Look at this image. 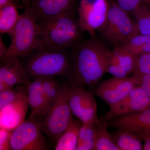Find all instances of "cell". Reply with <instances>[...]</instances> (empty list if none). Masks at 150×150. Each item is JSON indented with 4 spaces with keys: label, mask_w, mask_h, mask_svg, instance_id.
<instances>
[{
    "label": "cell",
    "mask_w": 150,
    "mask_h": 150,
    "mask_svg": "<svg viewBox=\"0 0 150 150\" xmlns=\"http://www.w3.org/2000/svg\"><path fill=\"white\" fill-rule=\"evenodd\" d=\"M135 134H137L140 138L143 137H150V129H146Z\"/></svg>",
    "instance_id": "33"
},
{
    "label": "cell",
    "mask_w": 150,
    "mask_h": 150,
    "mask_svg": "<svg viewBox=\"0 0 150 150\" xmlns=\"http://www.w3.org/2000/svg\"><path fill=\"white\" fill-rule=\"evenodd\" d=\"M134 73L150 74V52L137 57Z\"/></svg>",
    "instance_id": "27"
},
{
    "label": "cell",
    "mask_w": 150,
    "mask_h": 150,
    "mask_svg": "<svg viewBox=\"0 0 150 150\" xmlns=\"http://www.w3.org/2000/svg\"><path fill=\"white\" fill-rule=\"evenodd\" d=\"M13 131L0 128V150H12L11 138Z\"/></svg>",
    "instance_id": "30"
},
{
    "label": "cell",
    "mask_w": 150,
    "mask_h": 150,
    "mask_svg": "<svg viewBox=\"0 0 150 150\" xmlns=\"http://www.w3.org/2000/svg\"><path fill=\"white\" fill-rule=\"evenodd\" d=\"M28 88L12 102L0 110V128L13 131L25 121L29 103Z\"/></svg>",
    "instance_id": "14"
},
{
    "label": "cell",
    "mask_w": 150,
    "mask_h": 150,
    "mask_svg": "<svg viewBox=\"0 0 150 150\" xmlns=\"http://www.w3.org/2000/svg\"><path fill=\"white\" fill-rule=\"evenodd\" d=\"M137 57L120 46L110 51L108 63L107 73L113 77L125 78L134 74Z\"/></svg>",
    "instance_id": "15"
},
{
    "label": "cell",
    "mask_w": 150,
    "mask_h": 150,
    "mask_svg": "<svg viewBox=\"0 0 150 150\" xmlns=\"http://www.w3.org/2000/svg\"><path fill=\"white\" fill-rule=\"evenodd\" d=\"M15 2L14 0H0V9Z\"/></svg>",
    "instance_id": "34"
},
{
    "label": "cell",
    "mask_w": 150,
    "mask_h": 150,
    "mask_svg": "<svg viewBox=\"0 0 150 150\" xmlns=\"http://www.w3.org/2000/svg\"><path fill=\"white\" fill-rule=\"evenodd\" d=\"M70 86L69 102L73 115L83 124L94 120L98 117L97 104L93 94L86 88Z\"/></svg>",
    "instance_id": "11"
},
{
    "label": "cell",
    "mask_w": 150,
    "mask_h": 150,
    "mask_svg": "<svg viewBox=\"0 0 150 150\" xmlns=\"http://www.w3.org/2000/svg\"><path fill=\"white\" fill-rule=\"evenodd\" d=\"M94 123L93 150H120L108 130L106 123L98 117Z\"/></svg>",
    "instance_id": "18"
},
{
    "label": "cell",
    "mask_w": 150,
    "mask_h": 150,
    "mask_svg": "<svg viewBox=\"0 0 150 150\" xmlns=\"http://www.w3.org/2000/svg\"><path fill=\"white\" fill-rule=\"evenodd\" d=\"M9 36L11 43L3 59L13 57L22 59L43 46L39 25L34 17L25 9L21 14L18 22Z\"/></svg>",
    "instance_id": "4"
},
{
    "label": "cell",
    "mask_w": 150,
    "mask_h": 150,
    "mask_svg": "<svg viewBox=\"0 0 150 150\" xmlns=\"http://www.w3.org/2000/svg\"><path fill=\"white\" fill-rule=\"evenodd\" d=\"M137 85L132 76L113 77L100 82L94 92L110 107L126 97Z\"/></svg>",
    "instance_id": "10"
},
{
    "label": "cell",
    "mask_w": 150,
    "mask_h": 150,
    "mask_svg": "<svg viewBox=\"0 0 150 150\" xmlns=\"http://www.w3.org/2000/svg\"><path fill=\"white\" fill-rule=\"evenodd\" d=\"M95 120L82 125L76 150H93Z\"/></svg>",
    "instance_id": "23"
},
{
    "label": "cell",
    "mask_w": 150,
    "mask_h": 150,
    "mask_svg": "<svg viewBox=\"0 0 150 150\" xmlns=\"http://www.w3.org/2000/svg\"><path fill=\"white\" fill-rule=\"evenodd\" d=\"M109 6L107 0H81L77 11L82 30L95 35L106 21Z\"/></svg>",
    "instance_id": "8"
},
{
    "label": "cell",
    "mask_w": 150,
    "mask_h": 150,
    "mask_svg": "<svg viewBox=\"0 0 150 150\" xmlns=\"http://www.w3.org/2000/svg\"><path fill=\"white\" fill-rule=\"evenodd\" d=\"M134 14L139 34L150 36V6L143 3Z\"/></svg>",
    "instance_id": "25"
},
{
    "label": "cell",
    "mask_w": 150,
    "mask_h": 150,
    "mask_svg": "<svg viewBox=\"0 0 150 150\" xmlns=\"http://www.w3.org/2000/svg\"><path fill=\"white\" fill-rule=\"evenodd\" d=\"M137 85H139L150 98V74L134 73L132 76Z\"/></svg>",
    "instance_id": "28"
},
{
    "label": "cell",
    "mask_w": 150,
    "mask_h": 150,
    "mask_svg": "<svg viewBox=\"0 0 150 150\" xmlns=\"http://www.w3.org/2000/svg\"><path fill=\"white\" fill-rule=\"evenodd\" d=\"M119 7L126 12H133L144 3V0H115Z\"/></svg>",
    "instance_id": "29"
},
{
    "label": "cell",
    "mask_w": 150,
    "mask_h": 150,
    "mask_svg": "<svg viewBox=\"0 0 150 150\" xmlns=\"http://www.w3.org/2000/svg\"><path fill=\"white\" fill-rule=\"evenodd\" d=\"M144 142L143 150H150V137H145L140 138Z\"/></svg>",
    "instance_id": "32"
},
{
    "label": "cell",
    "mask_w": 150,
    "mask_h": 150,
    "mask_svg": "<svg viewBox=\"0 0 150 150\" xmlns=\"http://www.w3.org/2000/svg\"><path fill=\"white\" fill-rule=\"evenodd\" d=\"M98 31L104 39L115 47L139 34L136 22L131 19L128 13L113 2L110 4L106 21Z\"/></svg>",
    "instance_id": "5"
},
{
    "label": "cell",
    "mask_w": 150,
    "mask_h": 150,
    "mask_svg": "<svg viewBox=\"0 0 150 150\" xmlns=\"http://www.w3.org/2000/svg\"><path fill=\"white\" fill-rule=\"evenodd\" d=\"M42 78H36L27 85L28 97L31 109L28 118L40 123L51 107L42 91Z\"/></svg>",
    "instance_id": "17"
},
{
    "label": "cell",
    "mask_w": 150,
    "mask_h": 150,
    "mask_svg": "<svg viewBox=\"0 0 150 150\" xmlns=\"http://www.w3.org/2000/svg\"><path fill=\"white\" fill-rule=\"evenodd\" d=\"M76 11L38 23L43 46L56 49H71L82 41L83 31Z\"/></svg>",
    "instance_id": "3"
},
{
    "label": "cell",
    "mask_w": 150,
    "mask_h": 150,
    "mask_svg": "<svg viewBox=\"0 0 150 150\" xmlns=\"http://www.w3.org/2000/svg\"><path fill=\"white\" fill-rule=\"evenodd\" d=\"M108 128L127 130L134 134L150 129V108L115 116L106 122Z\"/></svg>",
    "instance_id": "16"
},
{
    "label": "cell",
    "mask_w": 150,
    "mask_h": 150,
    "mask_svg": "<svg viewBox=\"0 0 150 150\" xmlns=\"http://www.w3.org/2000/svg\"><path fill=\"white\" fill-rule=\"evenodd\" d=\"M16 2L0 9V33L10 35L20 18Z\"/></svg>",
    "instance_id": "21"
},
{
    "label": "cell",
    "mask_w": 150,
    "mask_h": 150,
    "mask_svg": "<svg viewBox=\"0 0 150 150\" xmlns=\"http://www.w3.org/2000/svg\"><path fill=\"white\" fill-rule=\"evenodd\" d=\"M110 51L95 35L72 49L69 73L65 79L72 86L95 89L107 73Z\"/></svg>",
    "instance_id": "1"
},
{
    "label": "cell",
    "mask_w": 150,
    "mask_h": 150,
    "mask_svg": "<svg viewBox=\"0 0 150 150\" xmlns=\"http://www.w3.org/2000/svg\"><path fill=\"white\" fill-rule=\"evenodd\" d=\"M56 78H42V91L51 107L59 97L63 88Z\"/></svg>",
    "instance_id": "24"
},
{
    "label": "cell",
    "mask_w": 150,
    "mask_h": 150,
    "mask_svg": "<svg viewBox=\"0 0 150 150\" xmlns=\"http://www.w3.org/2000/svg\"><path fill=\"white\" fill-rule=\"evenodd\" d=\"M70 91V86L65 82L59 97L40 122L44 134L54 142H57L73 120L69 102Z\"/></svg>",
    "instance_id": "6"
},
{
    "label": "cell",
    "mask_w": 150,
    "mask_h": 150,
    "mask_svg": "<svg viewBox=\"0 0 150 150\" xmlns=\"http://www.w3.org/2000/svg\"><path fill=\"white\" fill-rule=\"evenodd\" d=\"M72 49H56L42 46L21 59L31 79L66 77L71 68Z\"/></svg>",
    "instance_id": "2"
},
{
    "label": "cell",
    "mask_w": 150,
    "mask_h": 150,
    "mask_svg": "<svg viewBox=\"0 0 150 150\" xmlns=\"http://www.w3.org/2000/svg\"><path fill=\"white\" fill-rule=\"evenodd\" d=\"M83 123L73 119L56 142V150H76L79 133Z\"/></svg>",
    "instance_id": "19"
},
{
    "label": "cell",
    "mask_w": 150,
    "mask_h": 150,
    "mask_svg": "<svg viewBox=\"0 0 150 150\" xmlns=\"http://www.w3.org/2000/svg\"><path fill=\"white\" fill-rule=\"evenodd\" d=\"M27 88V85H19L0 91V110L16 99Z\"/></svg>",
    "instance_id": "26"
},
{
    "label": "cell",
    "mask_w": 150,
    "mask_h": 150,
    "mask_svg": "<svg viewBox=\"0 0 150 150\" xmlns=\"http://www.w3.org/2000/svg\"><path fill=\"white\" fill-rule=\"evenodd\" d=\"M119 46L137 57L150 52V36L137 34Z\"/></svg>",
    "instance_id": "22"
},
{
    "label": "cell",
    "mask_w": 150,
    "mask_h": 150,
    "mask_svg": "<svg viewBox=\"0 0 150 150\" xmlns=\"http://www.w3.org/2000/svg\"><path fill=\"white\" fill-rule=\"evenodd\" d=\"M110 108L101 118L106 123L118 115L130 114L150 108V98L139 85H137L123 100Z\"/></svg>",
    "instance_id": "12"
},
{
    "label": "cell",
    "mask_w": 150,
    "mask_h": 150,
    "mask_svg": "<svg viewBox=\"0 0 150 150\" xmlns=\"http://www.w3.org/2000/svg\"><path fill=\"white\" fill-rule=\"evenodd\" d=\"M76 0H24L23 4L37 23L76 10Z\"/></svg>",
    "instance_id": "9"
},
{
    "label": "cell",
    "mask_w": 150,
    "mask_h": 150,
    "mask_svg": "<svg viewBox=\"0 0 150 150\" xmlns=\"http://www.w3.org/2000/svg\"><path fill=\"white\" fill-rule=\"evenodd\" d=\"M22 1H24V0H21Z\"/></svg>",
    "instance_id": "36"
},
{
    "label": "cell",
    "mask_w": 150,
    "mask_h": 150,
    "mask_svg": "<svg viewBox=\"0 0 150 150\" xmlns=\"http://www.w3.org/2000/svg\"><path fill=\"white\" fill-rule=\"evenodd\" d=\"M43 134L40 123L28 118L13 131L12 150H49Z\"/></svg>",
    "instance_id": "7"
},
{
    "label": "cell",
    "mask_w": 150,
    "mask_h": 150,
    "mask_svg": "<svg viewBox=\"0 0 150 150\" xmlns=\"http://www.w3.org/2000/svg\"><path fill=\"white\" fill-rule=\"evenodd\" d=\"M144 4L150 6V0H144Z\"/></svg>",
    "instance_id": "35"
},
{
    "label": "cell",
    "mask_w": 150,
    "mask_h": 150,
    "mask_svg": "<svg viewBox=\"0 0 150 150\" xmlns=\"http://www.w3.org/2000/svg\"><path fill=\"white\" fill-rule=\"evenodd\" d=\"M8 48L5 46L2 39L1 36H0V59H2L5 56L7 51Z\"/></svg>",
    "instance_id": "31"
},
{
    "label": "cell",
    "mask_w": 150,
    "mask_h": 150,
    "mask_svg": "<svg viewBox=\"0 0 150 150\" xmlns=\"http://www.w3.org/2000/svg\"><path fill=\"white\" fill-rule=\"evenodd\" d=\"M111 135L114 143L120 150L143 149L142 139L131 131L118 129L112 132Z\"/></svg>",
    "instance_id": "20"
},
{
    "label": "cell",
    "mask_w": 150,
    "mask_h": 150,
    "mask_svg": "<svg viewBox=\"0 0 150 150\" xmlns=\"http://www.w3.org/2000/svg\"><path fill=\"white\" fill-rule=\"evenodd\" d=\"M31 80L21 58L1 59L0 91L19 85H28Z\"/></svg>",
    "instance_id": "13"
}]
</instances>
